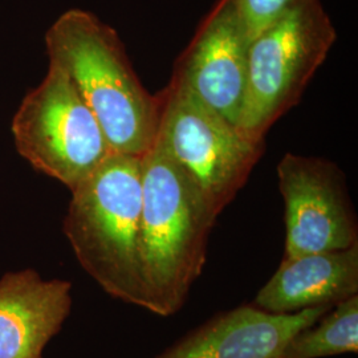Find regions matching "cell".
Returning a JSON list of instances; mask_svg holds the SVG:
<instances>
[{
  "label": "cell",
  "instance_id": "cell-8",
  "mask_svg": "<svg viewBox=\"0 0 358 358\" xmlns=\"http://www.w3.org/2000/svg\"><path fill=\"white\" fill-rule=\"evenodd\" d=\"M250 43L232 0H217L180 53L170 84L238 125L247 88Z\"/></svg>",
  "mask_w": 358,
  "mask_h": 358
},
{
  "label": "cell",
  "instance_id": "cell-4",
  "mask_svg": "<svg viewBox=\"0 0 358 358\" xmlns=\"http://www.w3.org/2000/svg\"><path fill=\"white\" fill-rule=\"evenodd\" d=\"M321 0H303L251 40L247 88L238 127L263 138L301 100L336 43Z\"/></svg>",
  "mask_w": 358,
  "mask_h": 358
},
{
  "label": "cell",
  "instance_id": "cell-10",
  "mask_svg": "<svg viewBox=\"0 0 358 358\" xmlns=\"http://www.w3.org/2000/svg\"><path fill=\"white\" fill-rule=\"evenodd\" d=\"M72 309V284L32 268L0 279V358H43Z\"/></svg>",
  "mask_w": 358,
  "mask_h": 358
},
{
  "label": "cell",
  "instance_id": "cell-7",
  "mask_svg": "<svg viewBox=\"0 0 358 358\" xmlns=\"http://www.w3.org/2000/svg\"><path fill=\"white\" fill-rule=\"evenodd\" d=\"M276 170L285 205L284 257L358 243L357 215L340 167L325 158L287 153Z\"/></svg>",
  "mask_w": 358,
  "mask_h": 358
},
{
  "label": "cell",
  "instance_id": "cell-13",
  "mask_svg": "<svg viewBox=\"0 0 358 358\" xmlns=\"http://www.w3.org/2000/svg\"><path fill=\"white\" fill-rule=\"evenodd\" d=\"M301 1L303 0H232L250 40Z\"/></svg>",
  "mask_w": 358,
  "mask_h": 358
},
{
  "label": "cell",
  "instance_id": "cell-11",
  "mask_svg": "<svg viewBox=\"0 0 358 358\" xmlns=\"http://www.w3.org/2000/svg\"><path fill=\"white\" fill-rule=\"evenodd\" d=\"M358 294V243L340 251L284 257L252 306L275 315L336 306Z\"/></svg>",
  "mask_w": 358,
  "mask_h": 358
},
{
  "label": "cell",
  "instance_id": "cell-2",
  "mask_svg": "<svg viewBox=\"0 0 358 358\" xmlns=\"http://www.w3.org/2000/svg\"><path fill=\"white\" fill-rule=\"evenodd\" d=\"M44 40L50 63L72 80L113 153H146L158 131V97L142 85L115 29L94 13L72 8L53 22Z\"/></svg>",
  "mask_w": 358,
  "mask_h": 358
},
{
  "label": "cell",
  "instance_id": "cell-6",
  "mask_svg": "<svg viewBox=\"0 0 358 358\" xmlns=\"http://www.w3.org/2000/svg\"><path fill=\"white\" fill-rule=\"evenodd\" d=\"M17 153L72 190L113 154L96 115L72 80L53 63L13 115Z\"/></svg>",
  "mask_w": 358,
  "mask_h": 358
},
{
  "label": "cell",
  "instance_id": "cell-3",
  "mask_svg": "<svg viewBox=\"0 0 358 358\" xmlns=\"http://www.w3.org/2000/svg\"><path fill=\"white\" fill-rule=\"evenodd\" d=\"M63 231L103 292L148 310L142 278L141 157L113 153L72 190Z\"/></svg>",
  "mask_w": 358,
  "mask_h": 358
},
{
  "label": "cell",
  "instance_id": "cell-1",
  "mask_svg": "<svg viewBox=\"0 0 358 358\" xmlns=\"http://www.w3.org/2000/svg\"><path fill=\"white\" fill-rule=\"evenodd\" d=\"M142 278L148 310L169 317L185 306L207 262L219 215L155 137L141 155Z\"/></svg>",
  "mask_w": 358,
  "mask_h": 358
},
{
  "label": "cell",
  "instance_id": "cell-5",
  "mask_svg": "<svg viewBox=\"0 0 358 358\" xmlns=\"http://www.w3.org/2000/svg\"><path fill=\"white\" fill-rule=\"evenodd\" d=\"M157 97L158 140L220 215L247 183L264 153V140L247 134L174 84L169 83Z\"/></svg>",
  "mask_w": 358,
  "mask_h": 358
},
{
  "label": "cell",
  "instance_id": "cell-9",
  "mask_svg": "<svg viewBox=\"0 0 358 358\" xmlns=\"http://www.w3.org/2000/svg\"><path fill=\"white\" fill-rule=\"evenodd\" d=\"M333 306L275 315L251 306L210 319L155 358H282L294 334L322 317Z\"/></svg>",
  "mask_w": 358,
  "mask_h": 358
},
{
  "label": "cell",
  "instance_id": "cell-12",
  "mask_svg": "<svg viewBox=\"0 0 358 358\" xmlns=\"http://www.w3.org/2000/svg\"><path fill=\"white\" fill-rule=\"evenodd\" d=\"M358 352V294L333 306L322 317L296 333L282 358H325Z\"/></svg>",
  "mask_w": 358,
  "mask_h": 358
}]
</instances>
